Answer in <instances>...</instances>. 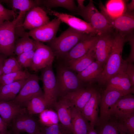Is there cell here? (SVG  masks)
<instances>
[{
  "label": "cell",
  "mask_w": 134,
  "mask_h": 134,
  "mask_svg": "<svg viewBox=\"0 0 134 134\" xmlns=\"http://www.w3.org/2000/svg\"><path fill=\"white\" fill-rule=\"evenodd\" d=\"M114 32L98 36L94 47L95 61L104 66L111 52L114 37Z\"/></svg>",
  "instance_id": "cell-14"
},
{
  "label": "cell",
  "mask_w": 134,
  "mask_h": 134,
  "mask_svg": "<svg viewBox=\"0 0 134 134\" xmlns=\"http://www.w3.org/2000/svg\"><path fill=\"white\" fill-rule=\"evenodd\" d=\"M131 94L117 90H105L100 101V116L98 125H101L107 121L111 117L112 109L117 100L122 97Z\"/></svg>",
  "instance_id": "cell-8"
},
{
  "label": "cell",
  "mask_w": 134,
  "mask_h": 134,
  "mask_svg": "<svg viewBox=\"0 0 134 134\" xmlns=\"http://www.w3.org/2000/svg\"><path fill=\"white\" fill-rule=\"evenodd\" d=\"M35 50L24 52L17 56L16 59L22 68H30L32 62Z\"/></svg>",
  "instance_id": "cell-36"
},
{
  "label": "cell",
  "mask_w": 134,
  "mask_h": 134,
  "mask_svg": "<svg viewBox=\"0 0 134 134\" xmlns=\"http://www.w3.org/2000/svg\"><path fill=\"white\" fill-rule=\"evenodd\" d=\"M36 41V47L30 68L33 71L37 72L53 64L55 56L49 47L41 42Z\"/></svg>",
  "instance_id": "cell-10"
},
{
  "label": "cell",
  "mask_w": 134,
  "mask_h": 134,
  "mask_svg": "<svg viewBox=\"0 0 134 134\" xmlns=\"http://www.w3.org/2000/svg\"><path fill=\"white\" fill-rule=\"evenodd\" d=\"M101 96L95 90L81 111L83 116L89 122L90 125L94 127L99 122L98 107Z\"/></svg>",
  "instance_id": "cell-18"
},
{
  "label": "cell",
  "mask_w": 134,
  "mask_h": 134,
  "mask_svg": "<svg viewBox=\"0 0 134 134\" xmlns=\"http://www.w3.org/2000/svg\"><path fill=\"white\" fill-rule=\"evenodd\" d=\"M27 79L0 86V101H8L14 100Z\"/></svg>",
  "instance_id": "cell-24"
},
{
  "label": "cell",
  "mask_w": 134,
  "mask_h": 134,
  "mask_svg": "<svg viewBox=\"0 0 134 134\" xmlns=\"http://www.w3.org/2000/svg\"><path fill=\"white\" fill-rule=\"evenodd\" d=\"M134 14L125 11L121 15L112 20L110 23L114 31L125 36L133 33Z\"/></svg>",
  "instance_id": "cell-19"
},
{
  "label": "cell",
  "mask_w": 134,
  "mask_h": 134,
  "mask_svg": "<svg viewBox=\"0 0 134 134\" xmlns=\"http://www.w3.org/2000/svg\"><path fill=\"white\" fill-rule=\"evenodd\" d=\"M31 74L27 71L21 70L3 75L0 79V86L27 79Z\"/></svg>",
  "instance_id": "cell-32"
},
{
  "label": "cell",
  "mask_w": 134,
  "mask_h": 134,
  "mask_svg": "<svg viewBox=\"0 0 134 134\" xmlns=\"http://www.w3.org/2000/svg\"><path fill=\"white\" fill-rule=\"evenodd\" d=\"M126 67L109 79L106 84L105 90H117L130 94L134 93V87L132 86L126 72Z\"/></svg>",
  "instance_id": "cell-17"
},
{
  "label": "cell",
  "mask_w": 134,
  "mask_h": 134,
  "mask_svg": "<svg viewBox=\"0 0 134 134\" xmlns=\"http://www.w3.org/2000/svg\"><path fill=\"white\" fill-rule=\"evenodd\" d=\"M97 35H88L81 40L64 57L68 62L84 56L95 46Z\"/></svg>",
  "instance_id": "cell-16"
},
{
  "label": "cell",
  "mask_w": 134,
  "mask_h": 134,
  "mask_svg": "<svg viewBox=\"0 0 134 134\" xmlns=\"http://www.w3.org/2000/svg\"><path fill=\"white\" fill-rule=\"evenodd\" d=\"M100 128L98 131V134H121V132L118 124L116 121H109V120L105 123L100 125Z\"/></svg>",
  "instance_id": "cell-35"
},
{
  "label": "cell",
  "mask_w": 134,
  "mask_h": 134,
  "mask_svg": "<svg viewBox=\"0 0 134 134\" xmlns=\"http://www.w3.org/2000/svg\"><path fill=\"white\" fill-rule=\"evenodd\" d=\"M58 116L60 128L64 134H73L71 113L74 107L67 100L63 98L57 101L54 106Z\"/></svg>",
  "instance_id": "cell-12"
},
{
  "label": "cell",
  "mask_w": 134,
  "mask_h": 134,
  "mask_svg": "<svg viewBox=\"0 0 134 134\" xmlns=\"http://www.w3.org/2000/svg\"><path fill=\"white\" fill-rule=\"evenodd\" d=\"M126 5L125 1L122 0H109L107 2L105 7L101 1L99 4L100 12L110 23L112 20L120 16L125 12Z\"/></svg>",
  "instance_id": "cell-21"
},
{
  "label": "cell",
  "mask_w": 134,
  "mask_h": 134,
  "mask_svg": "<svg viewBox=\"0 0 134 134\" xmlns=\"http://www.w3.org/2000/svg\"><path fill=\"white\" fill-rule=\"evenodd\" d=\"M16 58L10 56L4 61L2 66V75L22 70Z\"/></svg>",
  "instance_id": "cell-34"
},
{
  "label": "cell",
  "mask_w": 134,
  "mask_h": 134,
  "mask_svg": "<svg viewBox=\"0 0 134 134\" xmlns=\"http://www.w3.org/2000/svg\"><path fill=\"white\" fill-rule=\"evenodd\" d=\"M134 33H132L125 36L126 41H129L131 47V51L128 58L125 60L128 62L133 63L134 61Z\"/></svg>",
  "instance_id": "cell-40"
},
{
  "label": "cell",
  "mask_w": 134,
  "mask_h": 134,
  "mask_svg": "<svg viewBox=\"0 0 134 134\" xmlns=\"http://www.w3.org/2000/svg\"><path fill=\"white\" fill-rule=\"evenodd\" d=\"M103 67L96 61L81 72L77 73V77L82 82L91 83L96 80L101 74Z\"/></svg>",
  "instance_id": "cell-26"
},
{
  "label": "cell",
  "mask_w": 134,
  "mask_h": 134,
  "mask_svg": "<svg viewBox=\"0 0 134 134\" xmlns=\"http://www.w3.org/2000/svg\"><path fill=\"white\" fill-rule=\"evenodd\" d=\"M116 118L122 134H134V113Z\"/></svg>",
  "instance_id": "cell-31"
},
{
  "label": "cell",
  "mask_w": 134,
  "mask_h": 134,
  "mask_svg": "<svg viewBox=\"0 0 134 134\" xmlns=\"http://www.w3.org/2000/svg\"><path fill=\"white\" fill-rule=\"evenodd\" d=\"M110 54L103 67L102 72L97 80L101 85H106L109 79L126 67L128 63L122 58L124 46L126 41L125 36L116 31Z\"/></svg>",
  "instance_id": "cell-1"
},
{
  "label": "cell",
  "mask_w": 134,
  "mask_h": 134,
  "mask_svg": "<svg viewBox=\"0 0 134 134\" xmlns=\"http://www.w3.org/2000/svg\"><path fill=\"white\" fill-rule=\"evenodd\" d=\"M132 86H134V65L133 63L128 62L126 70Z\"/></svg>",
  "instance_id": "cell-41"
},
{
  "label": "cell",
  "mask_w": 134,
  "mask_h": 134,
  "mask_svg": "<svg viewBox=\"0 0 134 134\" xmlns=\"http://www.w3.org/2000/svg\"><path fill=\"white\" fill-rule=\"evenodd\" d=\"M11 3L13 8L26 13L41 3V0H0V2Z\"/></svg>",
  "instance_id": "cell-29"
},
{
  "label": "cell",
  "mask_w": 134,
  "mask_h": 134,
  "mask_svg": "<svg viewBox=\"0 0 134 134\" xmlns=\"http://www.w3.org/2000/svg\"><path fill=\"white\" fill-rule=\"evenodd\" d=\"M25 13L20 12L17 17L12 21H6L0 24V54L7 57L12 56L14 55L16 26Z\"/></svg>",
  "instance_id": "cell-4"
},
{
  "label": "cell",
  "mask_w": 134,
  "mask_h": 134,
  "mask_svg": "<svg viewBox=\"0 0 134 134\" xmlns=\"http://www.w3.org/2000/svg\"><path fill=\"white\" fill-rule=\"evenodd\" d=\"M26 111L13 100L0 101V116L8 126L18 115Z\"/></svg>",
  "instance_id": "cell-23"
},
{
  "label": "cell",
  "mask_w": 134,
  "mask_h": 134,
  "mask_svg": "<svg viewBox=\"0 0 134 134\" xmlns=\"http://www.w3.org/2000/svg\"><path fill=\"white\" fill-rule=\"evenodd\" d=\"M50 107L43 94L36 95L33 97L28 102L26 108L27 112L32 115L40 114Z\"/></svg>",
  "instance_id": "cell-28"
},
{
  "label": "cell",
  "mask_w": 134,
  "mask_h": 134,
  "mask_svg": "<svg viewBox=\"0 0 134 134\" xmlns=\"http://www.w3.org/2000/svg\"><path fill=\"white\" fill-rule=\"evenodd\" d=\"M61 22L58 19L55 18L41 27L25 32V35L31 37L36 41L50 42L56 37Z\"/></svg>",
  "instance_id": "cell-11"
},
{
  "label": "cell",
  "mask_w": 134,
  "mask_h": 134,
  "mask_svg": "<svg viewBox=\"0 0 134 134\" xmlns=\"http://www.w3.org/2000/svg\"><path fill=\"white\" fill-rule=\"evenodd\" d=\"M41 3H43L48 10L53 7H61L75 14L77 9V6L73 0H41Z\"/></svg>",
  "instance_id": "cell-30"
},
{
  "label": "cell",
  "mask_w": 134,
  "mask_h": 134,
  "mask_svg": "<svg viewBox=\"0 0 134 134\" xmlns=\"http://www.w3.org/2000/svg\"><path fill=\"white\" fill-rule=\"evenodd\" d=\"M8 134H41L42 125L26 111L20 114L11 122Z\"/></svg>",
  "instance_id": "cell-6"
},
{
  "label": "cell",
  "mask_w": 134,
  "mask_h": 134,
  "mask_svg": "<svg viewBox=\"0 0 134 134\" xmlns=\"http://www.w3.org/2000/svg\"><path fill=\"white\" fill-rule=\"evenodd\" d=\"M134 113V97L131 94L123 96L117 101L113 108L111 116L118 118Z\"/></svg>",
  "instance_id": "cell-22"
},
{
  "label": "cell",
  "mask_w": 134,
  "mask_h": 134,
  "mask_svg": "<svg viewBox=\"0 0 134 134\" xmlns=\"http://www.w3.org/2000/svg\"><path fill=\"white\" fill-rule=\"evenodd\" d=\"M94 47L84 56L67 63L68 67L77 73L86 68L95 60Z\"/></svg>",
  "instance_id": "cell-27"
},
{
  "label": "cell",
  "mask_w": 134,
  "mask_h": 134,
  "mask_svg": "<svg viewBox=\"0 0 134 134\" xmlns=\"http://www.w3.org/2000/svg\"><path fill=\"white\" fill-rule=\"evenodd\" d=\"M40 79L43 83L44 97L50 107L54 106L57 101L58 87L52 64L41 70Z\"/></svg>",
  "instance_id": "cell-7"
},
{
  "label": "cell",
  "mask_w": 134,
  "mask_h": 134,
  "mask_svg": "<svg viewBox=\"0 0 134 134\" xmlns=\"http://www.w3.org/2000/svg\"><path fill=\"white\" fill-rule=\"evenodd\" d=\"M18 41L23 53L31 50H35L36 45V41L31 39L29 36H24L18 39Z\"/></svg>",
  "instance_id": "cell-37"
},
{
  "label": "cell",
  "mask_w": 134,
  "mask_h": 134,
  "mask_svg": "<svg viewBox=\"0 0 134 134\" xmlns=\"http://www.w3.org/2000/svg\"><path fill=\"white\" fill-rule=\"evenodd\" d=\"M134 0H132L129 3L126 5L125 11L129 12H134Z\"/></svg>",
  "instance_id": "cell-43"
},
{
  "label": "cell",
  "mask_w": 134,
  "mask_h": 134,
  "mask_svg": "<svg viewBox=\"0 0 134 134\" xmlns=\"http://www.w3.org/2000/svg\"><path fill=\"white\" fill-rule=\"evenodd\" d=\"M88 134H98L94 127L90 125L89 129Z\"/></svg>",
  "instance_id": "cell-45"
},
{
  "label": "cell",
  "mask_w": 134,
  "mask_h": 134,
  "mask_svg": "<svg viewBox=\"0 0 134 134\" xmlns=\"http://www.w3.org/2000/svg\"><path fill=\"white\" fill-rule=\"evenodd\" d=\"M71 125L73 134H88L89 123L81 112L75 107L71 113Z\"/></svg>",
  "instance_id": "cell-25"
},
{
  "label": "cell",
  "mask_w": 134,
  "mask_h": 134,
  "mask_svg": "<svg viewBox=\"0 0 134 134\" xmlns=\"http://www.w3.org/2000/svg\"><path fill=\"white\" fill-rule=\"evenodd\" d=\"M41 134H64L60 128L59 124L50 126H42Z\"/></svg>",
  "instance_id": "cell-39"
},
{
  "label": "cell",
  "mask_w": 134,
  "mask_h": 134,
  "mask_svg": "<svg viewBox=\"0 0 134 134\" xmlns=\"http://www.w3.org/2000/svg\"><path fill=\"white\" fill-rule=\"evenodd\" d=\"M58 87V97L62 98L67 94L83 88L82 83L74 72L67 67L58 66L56 76Z\"/></svg>",
  "instance_id": "cell-5"
},
{
  "label": "cell",
  "mask_w": 134,
  "mask_h": 134,
  "mask_svg": "<svg viewBox=\"0 0 134 134\" xmlns=\"http://www.w3.org/2000/svg\"><path fill=\"white\" fill-rule=\"evenodd\" d=\"M8 125L0 117V134H8Z\"/></svg>",
  "instance_id": "cell-42"
},
{
  "label": "cell",
  "mask_w": 134,
  "mask_h": 134,
  "mask_svg": "<svg viewBox=\"0 0 134 134\" xmlns=\"http://www.w3.org/2000/svg\"><path fill=\"white\" fill-rule=\"evenodd\" d=\"M46 12L38 6L28 11L23 22L18 24L23 29L30 31L41 27L49 22Z\"/></svg>",
  "instance_id": "cell-15"
},
{
  "label": "cell",
  "mask_w": 134,
  "mask_h": 134,
  "mask_svg": "<svg viewBox=\"0 0 134 134\" xmlns=\"http://www.w3.org/2000/svg\"><path fill=\"white\" fill-rule=\"evenodd\" d=\"M39 79L37 75L31 74L13 101L21 107L26 108L28 102L33 97L43 94L39 84Z\"/></svg>",
  "instance_id": "cell-9"
},
{
  "label": "cell",
  "mask_w": 134,
  "mask_h": 134,
  "mask_svg": "<svg viewBox=\"0 0 134 134\" xmlns=\"http://www.w3.org/2000/svg\"><path fill=\"white\" fill-rule=\"evenodd\" d=\"M7 56L0 53V79L2 75V67L3 62Z\"/></svg>",
  "instance_id": "cell-44"
},
{
  "label": "cell",
  "mask_w": 134,
  "mask_h": 134,
  "mask_svg": "<svg viewBox=\"0 0 134 134\" xmlns=\"http://www.w3.org/2000/svg\"><path fill=\"white\" fill-rule=\"evenodd\" d=\"M95 90L93 88H83L68 93L61 98L69 101L74 107L81 112Z\"/></svg>",
  "instance_id": "cell-20"
},
{
  "label": "cell",
  "mask_w": 134,
  "mask_h": 134,
  "mask_svg": "<svg viewBox=\"0 0 134 134\" xmlns=\"http://www.w3.org/2000/svg\"><path fill=\"white\" fill-rule=\"evenodd\" d=\"M0 2V24L6 21H9L13 17L16 18V14L12 10H10L5 7Z\"/></svg>",
  "instance_id": "cell-38"
},
{
  "label": "cell",
  "mask_w": 134,
  "mask_h": 134,
  "mask_svg": "<svg viewBox=\"0 0 134 134\" xmlns=\"http://www.w3.org/2000/svg\"><path fill=\"white\" fill-rule=\"evenodd\" d=\"M88 35L69 27L58 37L48 42V46L55 56L58 58H64L78 42Z\"/></svg>",
  "instance_id": "cell-3"
},
{
  "label": "cell",
  "mask_w": 134,
  "mask_h": 134,
  "mask_svg": "<svg viewBox=\"0 0 134 134\" xmlns=\"http://www.w3.org/2000/svg\"><path fill=\"white\" fill-rule=\"evenodd\" d=\"M82 17L90 24L97 33L98 36L114 32L111 24L106 17L99 12L93 0L89 1L86 6L77 7L75 14Z\"/></svg>",
  "instance_id": "cell-2"
},
{
  "label": "cell",
  "mask_w": 134,
  "mask_h": 134,
  "mask_svg": "<svg viewBox=\"0 0 134 134\" xmlns=\"http://www.w3.org/2000/svg\"><path fill=\"white\" fill-rule=\"evenodd\" d=\"M39 121L40 124L44 126H50L59 124V121L56 112L47 109L40 114Z\"/></svg>",
  "instance_id": "cell-33"
},
{
  "label": "cell",
  "mask_w": 134,
  "mask_h": 134,
  "mask_svg": "<svg viewBox=\"0 0 134 134\" xmlns=\"http://www.w3.org/2000/svg\"><path fill=\"white\" fill-rule=\"evenodd\" d=\"M50 15L56 17L61 22L64 23L69 27L78 32L87 34L98 35L97 32L89 23L71 15L49 10Z\"/></svg>",
  "instance_id": "cell-13"
}]
</instances>
